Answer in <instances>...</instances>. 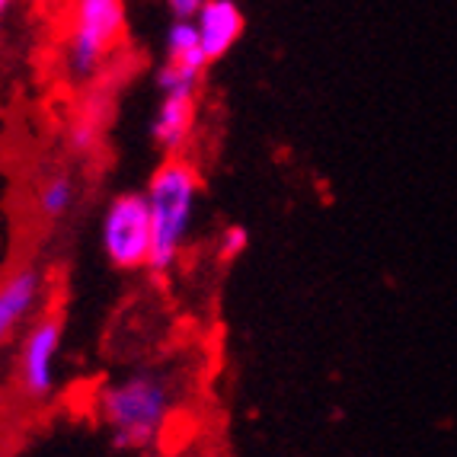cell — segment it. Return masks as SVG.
<instances>
[{
	"mask_svg": "<svg viewBox=\"0 0 457 457\" xmlns=\"http://www.w3.org/2000/svg\"><path fill=\"white\" fill-rule=\"evenodd\" d=\"M202 195V176L183 157H167L147 179V208H151V272H170L189 240L195 205Z\"/></svg>",
	"mask_w": 457,
	"mask_h": 457,
	"instance_id": "6da1fadb",
	"label": "cell"
},
{
	"mask_svg": "<svg viewBox=\"0 0 457 457\" xmlns=\"http://www.w3.org/2000/svg\"><path fill=\"white\" fill-rule=\"evenodd\" d=\"M96 403L115 448L145 451L163 432V422L170 416V387L157 374L141 371L106 384L99 390Z\"/></svg>",
	"mask_w": 457,
	"mask_h": 457,
	"instance_id": "7a4b0ae2",
	"label": "cell"
},
{
	"mask_svg": "<svg viewBox=\"0 0 457 457\" xmlns=\"http://www.w3.org/2000/svg\"><path fill=\"white\" fill-rule=\"evenodd\" d=\"M129 29V10L122 0H80L71 7V26L64 38V64L71 77L90 80L103 71L109 54L119 48Z\"/></svg>",
	"mask_w": 457,
	"mask_h": 457,
	"instance_id": "3957f363",
	"label": "cell"
},
{
	"mask_svg": "<svg viewBox=\"0 0 457 457\" xmlns=\"http://www.w3.org/2000/svg\"><path fill=\"white\" fill-rule=\"evenodd\" d=\"M99 244L106 260L122 272L147 269L151 256V208L145 192H119L103 212Z\"/></svg>",
	"mask_w": 457,
	"mask_h": 457,
	"instance_id": "277c9868",
	"label": "cell"
},
{
	"mask_svg": "<svg viewBox=\"0 0 457 457\" xmlns=\"http://www.w3.org/2000/svg\"><path fill=\"white\" fill-rule=\"evenodd\" d=\"M64 327L58 317H38L26 327L20 355H16V371L20 384L32 400H42L58 384V355H62Z\"/></svg>",
	"mask_w": 457,
	"mask_h": 457,
	"instance_id": "5b68a950",
	"label": "cell"
},
{
	"mask_svg": "<svg viewBox=\"0 0 457 457\" xmlns=\"http://www.w3.org/2000/svg\"><path fill=\"white\" fill-rule=\"evenodd\" d=\"M195 32L205 62H221L224 54L244 38L246 16L234 0H202V10L195 16Z\"/></svg>",
	"mask_w": 457,
	"mask_h": 457,
	"instance_id": "8992f818",
	"label": "cell"
},
{
	"mask_svg": "<svg viewBox=\"0 0 457 457\" xmlns=\"http://www.w3.org/2000/svg\"><path fill=\"white\" fill-rule=\"evenodd\" d=\"M42 301V272L32 266L16 269L0 282V345L10 343L23 323L32 320Z\"/></svg>",
	"mask_w": 457,
	"mask_h": 457,
	"instance_id": "52a82bcc",
	"label": "cell"
},
{
	"mask_svg": "<svg viewBox=\"0 0 457 457\" xmlns=\"http://www.w3.org/2000/svg\"><path fill=\"white\" fill-rule=\"evenodd\" d=\"M198 119V99L195 96H163L151 122L154 145L161 147L170 157H179L186 145H189L192 131H195Z\"/></svg>",
	"mask_w": 457,
	"mask_h": 457,
	"instance_id": "ba28073f",
	"label": "cell"
},
{
	"mask_svg": "<svg viewBox=\"0 0 457 457\" xmlns=\"http://www.w3.org/2000/svg\"><path fill=\"white\" fill-rule=\"evenodd\" d=\"M77 205V183L74 176L58 170V173H48L36 189V212L46 218V221H62L64 214Z\"/></svg>",
	"mask_w": 457,
	"mask_h": 457,
	"instance_id": "9c48e42d",
	"label": "cell"
},
{
	"mask_svg": "<svg viewBox=\"0 0 457 457\" xmlns=\"http://www.w3.org/2000/svg\"><path fill=\"white\" fill-rule=\"evenodd\" d=\"M163 54H167L163 64H179V68L198 71V74H205V68H208L205 54L198 48L195 23H173V20H170L167 36H163Z\"/></svg>",
	"mask_w": 457,
	"mask_h": 457,
	"instance_id": "30bf717a",
	"label": "cell"
},
{
	"mask_svg": "<svg viewBox=\"0 0 457 457\" xmlns=\"http://www.w3.org/2000/svg\"><path fill=\"white\" fill-rule=\"evenodd\" d=\"M198 84H202V74L189 68H179V64H163L157 71V90L163 96H195Z\"/></svg>",
	"mask_w": 457,
	"mask_h": 457,
	"instance_id": "8fae6325",
	"label": "cell"
},
{
	"mask_svg": "<svg viewBox=\"0 0 457 457\" xmlns=\"http://www.w3.org/2000/svg\"><path fill=\"white\" fill-rule=\"evenodd\" d=\"M246 250H250V230L244 224H230L221 230V237H218V262L221 266L237 262Z\"/></svg>",
	"mask_w": 457,
	"mask_h": 457,
	"instance_id": "7c38bea8",
	"label": "cell"
},
{
	"mask_svg": "<svg viewBox=\"0 0 457 457\" xmlns=\"http://www.w3.org/2000/svg\"><path fill=\"white\" fill-rule=\"evenodd\" d=\"M99 135H103L99 119H77L74 129H71V147H74L77 154L93 151V147L99 145Z\"/></svg>",
	"mask_w": 457,
	"mask_h": 457,
	"instance_id": "4fadbf2b",
	"label": "cell"
},
{
	"mask_svg": "<svg viewBox=\"0 0 457 457\" xmlns=\"http://www.w3.org/2000/svg\"><path fill=\"white\" fill-rule=\"evenodd\" d=\"M167 10L173 23H195L198 10H202V0H170Z\"/></svg>",
	"mask_w": 457,
	"mask_h": 457,
	"instance_id": "5bb4252c",
	"label": "cell"
},
{
	"mask_svg": "<svg viewBox=\"0 0 457 457\" xmlns=\"http://www.w3.org/2000/svg\"><path fill=\"white\" fill-rule=\"evenodd\" d=\"M10 13V4H7V0H0V26H4V16H7Z\"/></svg>",
	"mask_w": 457,
	"mask_h": 457,
	"instance_id": "9a60e30c",
	"label": "cell"
}]
</instances>
